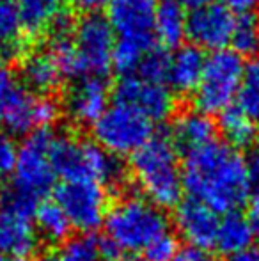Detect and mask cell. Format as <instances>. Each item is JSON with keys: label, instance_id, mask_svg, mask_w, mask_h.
<instances>
[{"label": "cell", "instance_id": "1", "mask_svg": "<svg viewBox=\"0 0 259 261\" xmlns=\"http://www.w3.org/2000/svg\"><path fill=\"white\" fill-rule=\"evenodd\" d=\"M181 179L190 199L206 204L218 215L238 212L250 194L245 158L218 141L185 155Z\"/></svg>", "mask_w": 259, "mask_h": 261}, {"label": "cell", "instance_id": "2", "mask_svg": "<svg viewBox=\"0 0 259 261\" xmlns=\"http://www.w3.org/2000/svg\"><path fill=\"white\" fill-rule=\"evenodd\" d=\"M131 174L142 190V197L158 208L163 210L180 204L183 179L178 149L169 135H153L131 155Z\"/></svg>", "mask_w": 259, "mask_h": 261}, {"label": "cell", "instance_id": "3", "mask_svg": "<svg viewBox=\"0 0 259 261\" xmlns=\"http://www.w3.org/2000/svg\"><path fill=\"white\" fill-rule=\"evenodd\" d=\"M103 226L105 240L138 261L153 242L172 231L165 212L142 196H128L108 208Z\"/></svg>", "mask_w": 259, "mask_h": 261}, {"label": "cell", "instance_id": "4", "mask_svg": "<svg viewBox=\"0 0 259 261\" xmlns=\"http://www.w3.org/2000/svg\"><path fill=\"white\" fill-rule=\"evenodd\" d=\"M53 165L63 181H93L105 189L119 185L125 174L118 156L96 142L69 135H55Z\"/></svg>", "mask_w": 259, "mask_h": 261}, {"label": "cell", "instance_id": "5", "mask_svg": "<svg viewBox=\"0 0 259 261\" xmlns=\"http://www.w3.org/2000/svg\"><path fill=\"white\" fill-rule=\"evenodd\" d=\"M243 68V57L235 50H218L208 55L194 91L195 110L211 116L231 107L238 94Z\"/></svg>", "mask_w": 259, "mask_h": 261}, {"label": "cell", "instance_id": "6", "mask_svg": "<svg viewBox=\"0 0 259 261\" xmlns=\"http://www.w3.org/2000/svg\"><path fill=\"white\" fill-rule=\"evenodd\" d=\"M53 141L55 134L50 130L27 135L23 144L18 146L16 167L13 172L14 192L39 203L53 189L57 179L53 165Z\"/></svg>", "mask_w": 259, "mask_h": 261}, {"label": "cell", "instance_id": "7", "mask_svg": "<svg viewBox=\"0 0 259 261\" xmlns=\"http://www.w3.org/2000/svg\"><path fill=\"white\" fill-rule=\"evenodd\" d=\"M94 139L114 156L133 155L153 137V123L137 110L114 103L93 124Z\"/></svg>", "mask_w": 259, "mask_h": 261}, {"label": "cell", "instance_id": "8", "mask_svg": "<svg viewBox=\"0 0 259 261\" xmlns=\"http://www.w3.org/2000/svg\"><path fill=\"white\" fill-rule=\"evenodd\" d=\"M34 201L13 192L0 208V258L21 261L36 252L39 234L34 224Z\"/></svg>", "mask_w": 259, "mask_h": 261}, {"label": "cell", "instance_id": "9", "mask_svg": "<svg viewBox=\"0 0 259 261\" xmlns=\"http://www.w3.org/2000/svg\"><path fill=\"white\" fill-rule=\"evenodd\" d=\"M116 34L105 16L89 13L73 27V48L80 76H103L112 66Z\"/></svg>", "mask_w": 259, "mask_h": 261}, {"label": "cell", "instance_id": "10", "mask_svg": "<svg viewBox=\"0 0 259 261\" xmlns=\"http://www.w3.org/2000/svg\"><path fill=\"white\" fill-rule=\"evenodd\" d=\"M55 203L73 229L85 234L103 226L108 213L107 189L93 181H63L55 189Z\"/></svg>", "mask_w": 259, "mask_h": 261}, {"label": "cell", "instance_id": "11", "mask_svg": "<svg viewBox=\"0 0 259 261\" xmlns=\"http://www.w3.org/2000/svg\"><path fill=\"white\" fill-rule=\"evenodd\" d=\"M158 0H112L108 4V23L118 41L142 50L155 46V16Z\"/></svg>", "mask_w": 259, "mask_h": 261}, {"label": "cell", "instance_id": "12", "mask_svg": "<svg viewBox=\"0 0 259 261\" xmlns=\"http://www.w3.org/2000/svg\"><path fill=\"white\" fill-rule=\"evenodd\" d=\"M116 103L137 110L151 123H162L174 112V94L163 82L146 80L138 75H125L114 89Z\"/></svg>", "mask_w": 259, "mask_h": 261}, {"label": "cell", "instance_id": "13", "mask_svg": "<svg viewBox=\"0 0 259 261\" xmlns=\"http://www.w3.org/2000/svg\"><path fill=\"white\" fill-rule=\"evenodd\" d=\"M236 16L225 4L210 2L187 16V38L199 50H225L231 45Z\"/></svg>", "mask_w": 259, "mask_h": 261}, {"label": "cell", "instance_id": "14", "mask_svg": "<svg viewBox=\"0 0 259 261\" xmlns=\"http://www.w3.org/2000/svg\"><path fill=\"white\" fill-rule=\"evenodd\" d=\"M59 116V107L46 94L18 87L7 105L4 124L14 135H31L46 130Z\"/></svg>", "mask_w": 259, "mask_h": 261}, {"label": "cell", "instance_id": "15", "mask_svg": "<svg viewBox=\"0 0 259 261\" xmlns=\"http://www.w3.org/2000/svg\"><path fill=\"white\" fill-rule=\"evenodd\" d=\"M108 109V86L103 76H80L64 94V110L75 124H94Z\"/></svg>", "mask_w": 259, "mask_h": 261}, {"label": "cell", "instance_id": "16", "mask_svg": "<svg viewBox=\"0 0 259 261\" xmlns=\"http://www.w3.org/2000/svg\"><path fill=\"white\" fill-rule=\"evenodd\" d=\"M174 224L181 237L192 245L199 249H213L217 238L220 215L206 204L195 199H185L178 204L174 213Z\"/></svg>", "mask_w": 259, "mask_h": 261}, {"label": "cell", "instance_id": "17", "mask_svg": "<svg viewBox=\"0 0 259 261\" xmlns=\"http://www.w3.org/2000/svg\"><path fill=\"white\" fill-rule=\"evenodd\" d=\"M204 61L206 57L197 46H178L176 52L169 55V66H167L165 82L170 86V91H176L180 94L194 93L203 75Z\"/></svg>", "mask_w": 259, "mask_h": 261}, {"label": "cell", "instance_id": "18", "mask_svg": "<svg viewBox=\"0 0 259 261\" xmlns=\"http://www.w3.org/2000/svg\"><path fill=\"white\" fill-rule=\"evenodd\" d=\"M169 137L176 149H181L187 155L215 141V123L199 110H188L176 117Z\"/></svg>", "mask_w": 259, "mask_h": 261}, {"label": "cell", "instance_id": "19", "mask_svg": "<svg viewBox=\"0 0 259 261\" xmlns=\"http://www.w3.org/2000/svg\"><path fill=\"white\" fill-rule=\"evenodd\" d=\"M21 79L28 86V91L38 94L53 93L63 84V71L50 50H36L25 55L21 62Z\"/></svg>", "mask_w": 259, "mask_h": 261}, {"label": "cell", "instance_id": "20", "mask_svg": "<svg viewBox=\"0 0 259 261\" xmlns=\"http://www.w3.org/2000/svg\"><path fill=\"white\" fill-rule=\"evenodd\" d=\"M252 238L254 233L247 217H243L240 212L225 213L224 217H220L213 249L231 258V256L252 247Z\"/></svg>", "mask_w": 259, "mask_h": 261}, {"label": "cell", "instance_id": "21", "mask_svg": "<svg viewBox=\"0 0 259 261\" xmlns=\"http://www.w3.org/2000/svg\"><path fill=\"white\" fill-rule=\"evenodd\" d=\"M155 38L163 46L176 48L187 38V13L174 0L158 4L155 16Z\"/></svg>", "mask_w": 259, "mask_h": 261}, {"label": "cell", "instance_id": "22", "mask_svg": "<svg viewBox=\"0 0 259 261\" xmlns=\"http://www.w3.org/2000/svg\"><path fill=\"white\" fill-rule=\"evenodd\" d=\"M34 224L38 234L52 244L68 240L71 233V224L55 201H39L34 210Z\"/></svg>", "mask_w": 259, "mask_h": 261}, {"label": "cell", "instance_id": "23", "mask_svg": "<svg viewBox=\"0 0 259 261\" xmlns=\"http://www.w3.org/2000/svg\"><path fill=\"white\" fill-rule=\"evenodd\" d=\"M220 126L224 137L227 139L231 148H247L252 146L257 139V124L250 119L243 110L236 105H231L220 114Z\"/></svg>", "mask_w": 259, "mask_h": 261}, {"label": "cell", "instance_id": "24", "mask_svg": "<svg viewBox=\"0 0 259 261\" xmlns=\"http://www.w3.org/2000/svg\"><path fill=\"white\" fill-rule=\"evenodd\" d=\"M23 27L28 32L48 31L64 13V0H16Z\"/></svg>", "mask_w": 259, "mask_h": 261}, {"label": "cell", "instance_id": "25", "mask_svg": "<svg viewBox=\"0 0 259 261\" xmlns=\"http://www.w3.org/2000/svg\"><path fill=\"white\" fill-rule=\"evenodd\" d=\"M23 20L16 0H0V46L6 54H14L21 48Z\"/></svg>", "mask_w": 259, "mask_h": 261}, {"label": "cell", "instance_id": "26", "mask_svg": "<svg viewBox=\"0 0 259 261\" xmlns=\"http://www.w3.org/2000/svg\"><path fill=\"white\" fill-rule=\"evenodd\" d=\"M236 107L256 123L259 121V57H254L243 68L242 82L236 94Z\"/></svg>", "mask_w": 259, "mask_h": 261}, {"label": "cell", "instance_id": "27", "mask_svg": "<svg viewBox=\"0 0 259 261\" xmlns=\"http://www.w3.org/2000/svg\"><path fill=\"white\" fill-rule=\"evenodd\" d=\"M231 45L233 50L242 57L259 52V18L256 14L249 13L236 18Z\"/></svg>", "mask_w": 259, "mask_h": 261}, {"label": "cell", "instance_id": "28", "mask_svg": "<svg viewBox=\"0 0 259 261\" xmlns=\"http://www.w3.org/2000/svg\"><path fill=\"white\" fill-rule=\"evenodd\" d=\"M59 256L63 261H101L100 240L89 234L69 238Z\"/></svg>", "mask_w": 259, "mask_h": 261}, {"label": "cell", "instance_id": "29", "mask_svg": "<svg viewBox=\"0 0 259 261\" xmlns=\"http://www.w3.org/2000/svg\"><path fill=\"white\" fill-rule=\"evenodd\" d=\"M167 66H169V55L160 48H151L142 57L135 75L142 76L146 80H153V82L165 84Z\"/></svg>", "mask_w": 259, "mask_h": 261}, {"label": "cell", "instance_id": "30", "mask_svg": "<svg viewBox=\"0 0 259 261\" xmlns=\"http://www.w3.org/2000/svg\"><path fill=\"white\" fill-rule=\"evenodd\" d=\"M180 245L178 238L172 231L162 234L158 240H155L144 252L140 254V261H172L176 258Z\"/></svg>", "mask_w": 259, "mask_h": 261}, {"label": "cell", "instance_id": "31", "mask_svg": "<svg viewBox=\"0 0 259 261\" xmlns=\"http://www.w3.org/2000/svg\"><path fill=\"white\" fill-rule=\"evenodd\" d=\"M18 158V144L13 135L0 132V181L13 176Z\"/></svg>", "mask_w": 259, "mask_h": 261}, {"label": "cell", "instance_id": "32", "mask_svg": "<svg viewBox=\"0 0 259 261\" xmlns=\"http://www.w3.org/2000/svg\"><path fill=\"white\" fill-rule=\"evenodd\" d=\"M16 89H18V84L16 79L13 76V73L0 68V123H4L7 105H9L11 98H13Z\"/></svg>", "mask_w": 259, "mask_h": 261}, {"label": "cell", "instance_id": "33", "mask_svg": "<svg viewBox=\"0 0 259 261\" xmlns=\"http://www.w3.org/2000/svg\"><path fill=\"white\" fill-rule=\"evenodd\" d=\"M172 261H217V258H215L210 251H206V249L188 245V247H185V249H180L176 258Z\"/></svg>", "mask_w": 259, "mask_h": 261}, {"label": "cell", "instance_id": "34", "mask_svg": "<svg viewBox=\"0 0 259 261\" xmlns=\"http://www.w3.org/2000/svg\"><path fill=\"white\" fill-rule=\"evenodd\" d=\"M247 164V174H249L250 189H256L259 192V146H254L249 158H245Z\"/></svg>", "mask_w": 259, "mask_h": 261}, {"label": "cell", "instance_id": "35", "mask_svg": "<svg viewBox=\"0 0 259 261\" xmlns=\"http://www.w3.org/2000/svg\"><path fill=\"white\" fill-rule=\"evenodd\" d=\"M222 4H225L233 13L242 14H249L259 7V0H224Z\"/></svg>", "mask_w": 259, "mask_h": 261}, {"label": "cell", "instance_id": "36", "mask_svg": "<svg viewBox=\"0 0 259 261\" xmlns=\"http://www.w3.org/2000/svg\"><path fill=\"white\" fill-rule=\"evenodd\" d=\"M249 224L252 227V233L254 237L259 238V192H256L250 199V204H249Z\"/></svg>", "mask_w": 259, "mask_h": 261}, {"label": "cell", "instance_id": "37", "mask_svg": "<svg viewBox=\"0 0 259 261\" xmlns=\"http://www.w3.org/2000/svg\"><path fill=\"white\" fill-rule=\"evenodd\" d=\"M112 0H71V4L80 11H85L87 14L89 13H96L100 11L101 7L108 6Z\"/></svg>", "mask_w": 259, "mask_h": 261}, {"label": "cell", "instance_id": "38", "mask_svg": "<svg viewBox=\"0 0 259 261\" xmlns=\"http://www.w3.org/2000/svg\"><path fill=\"white\" fill-rule=\"evenodd\" d=\"M229 261H259V249L257 247H249L243 252L231 256Z\"/></svg>", "mask_w": 259, "mask_h": 261}, {"label": "cell", "instance_id": "39", "mask_svg": "<svg viewBox=\"0 0 259 261\" xmlns=\"http://www.w3.org/2000/svg\"><path fill=\"white\" fill-rule=\"evenodd\" d=\"M176 4H180L183 9H199V7L206 6V4L213 2V0H174Z\"/></svg>", "mask_w": 259, "mask_h": 261}, {"label": "cell", "instance_id": "40", "mask_svg": "<svg viewBox=\"0 0 259 261\" xmlns=\"http://www.w3.org/2000/svg\"><path fill=\"white\" fill-rule=\"evenodd\" d=\"M32 261H63L59 254H53V252H46V254H41L38 258H34Z\"/></svg>", "mask_w": 259, "mask_h": 261}, {"label": "cell", "instance_id": "41", "mask_svg": "<svg viewBox=\"0 0 259 261\" xmlns=\"http://www.w3.org/2000/svg\"><path fill=\"white\" fill-rule=\"evenodd\" d=\"M6 55H7V54H6V50H4L2 46H0V62L4 61V57H6Z\"/></svg>", "mask_w": 259, "mask_h": 261}, {"label": "cell", "instance_id": "42", "mask_svg": "<svg viewBox=\"0 0 259 261\" xmlns=\"http://www.w3.org/2000/svg\"><path fill=\"white\" fill-rule=\"evenodd\" d=\"M4 201H6V197H4V194H2V190H0V208H2V204H4Z\"/></svg>", "mask_w": 259, "mask_h": 261}]
</instances>
